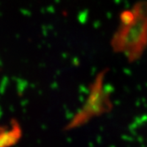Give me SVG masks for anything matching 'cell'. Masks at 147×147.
I'll list each match as a JSON object with an SVG mask.
<instances>
[{"instance_id": "cell-1", "label": "cell", "mask_w": 147, "mask_h": 147, "mask_svg": "<svg viewBox=\"0 0 147 147\" xmlns=\"http://www.w3.org/2000/svg\"><path fill=\"white\" fill-rule=\"evenodd\" d=\"M22 136V129L16 121L7 126H0V147H13Z\"/></svg>"}]
</instances>
